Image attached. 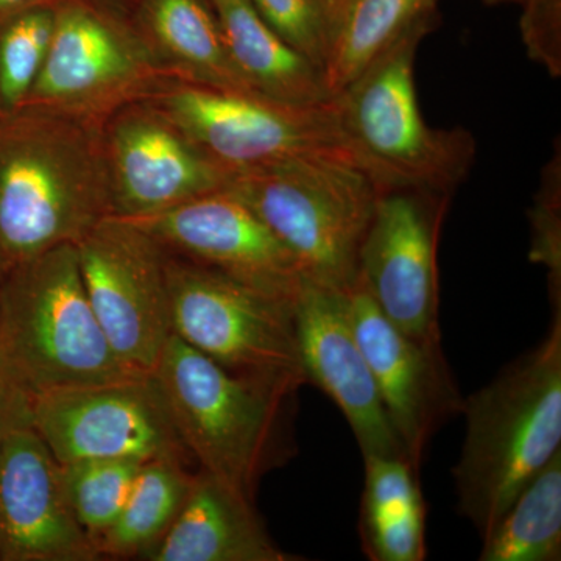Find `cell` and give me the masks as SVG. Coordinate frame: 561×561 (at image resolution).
Segmentation results:
<instances>
[{"mask_svg": "<svg viewBox=\"0 0 561 561\" xmlns=\"http://www.w3.org/2000/svg\"><path fill=\"white\" fill-rule=\"evenodd\" d=\"M150 375L202 471L254 501L262 476L291 456L300 389L228 371L173 334Z\"/></svg>", "mask_w": 561, "mask_h": 561, "instance_id": "3", "label": "cell"}, {"mask_svg": "<svg viewBox=\"0 0 561 561\" xmlns=\"http://www.w3.org/2000/svg\"><path fill=\"white\" fill-rule=\"evenodd\" d=\"M128 220L169 253L279 297H297L305 279L290 251L228 187L154 216Z\"/></svg>", "mask_w": 561, "mask_h": 561, "instance_id": "15", "label": "cell"}, {"mask_svg": "<svg viewBox=\"0 0 561 561\" xmlns=\"http://www.w3.org/2000/svg\"><path fill=\"white\" fill-rule=\"evenodd\" d=\"M55 7H31L0 20V114L21 108L49 55Z\"/></svg>", "mask_w": 561, "mask_h": 561, "instance_id": "25", "label": "cell"}, {"mask_svg": "<svg viewBox=\"0 0 561 561\" xmlns=\"http://www.w3.org/2000/svg\"><path fill=\"white\" fill-rule=\"evenodd\" d=\"M483 2L486 5H500V3H518V5H522L523 0H483Z\"/></svg>", "mask_w": 561, "mask_h": 561, "instance_id": "32", "label": "cell"}, {"mask_svg": "<svg viewBox=\"0 0 561 561\" xmlns=\"http://www.w3.org/2000/svg\"><path fill=\"white\" fill-rule=\"evenodd\" d=\"M345 294L351 323L391 426L408 459L420 470L432 438L460 415L463 404L443 343L420 342L398 330L379 311L359 278Z\"/></svg>", "mask_w": 561, "mask_h": 561, "instance_id": "14", "label": "cell"}, {"mask_svg": "<svg viewBox=\"0 0 561 561\" xmlns=\"http://www.w3.org/2000/svg\"><path fill=\"white\" fill-rule=\"evenodd\" d=\"M382 184L356 154H308L236 172L238 195L290 251L305 279L348 289Z\"/></svg>", "mask_w": 561, "mask_h": 561, "instance_id": "5", "label": "cell"}, {"mask_svg": "<svg viewBox=\"0 0 561 561\" xmlns=\"http://www.w3.org/2000/svg\"><path fill=\"white\" fill-rule=\"evenodd\" d=\"M5 272H7L5 265H3L2 262H0V286H2V279H3V275H5Z\"/></svg>", "mask_w": 561, "mask_h": 561, "instance_id": "33", "label": "cell"}, {"mask_svg": "<svg viewBox=\"0 0 561 561\" xmlns=\"http://www.w3.org/2000/svg\"><path fill=\"white\" fill-rule=\"evenodd\" d=\"M113 216L101 122L24 105L0 114V262L77 243Z\"/></svg>", "mask_w": 561, "mask_h": 561, "instance_id": "1", "label": "cell"}, {"mask_svg": "<svg viewBox=\"0 0 561 561\" xmlns=\"http://www.w3.org/2000/svg\"><path fill=\"white\" fill-rule=\"evenodd\" d=\"M181 459L144 461L116 523L95 541L99 557L147 556L190 494L194 476Z\"/></svg>", "mask_w": 561, "mask_h": 561, "instance_id": "23", "label": "cell"}, {"mask_svg": "<svg viewBox=\"0 0 561 561\" xmlns=\"http://www.w3.org/2000/svg\"><path fill=\"white\" fill-rule=\"evenodd\" d=\"M454 195L383 186L362 242L357 278L404 334L443 343L438 245Z\"/></svg>", "mask_w": 561, "mask_h": 561, "instance_id": "11", "label": "cell"}, {"mask_svg": "<svg viewBox=\"0 0 561 561\" xmlns=\"http://www.w3.org/2000/svg\"><path fill=\"white\" fill-rule=\"evenodd\" d=\"M113 216L140 219L227 190L231 171L205 153L149 101L103 124Z\"/></svg>", "mask_w": 561, "mask_h": 561, "instance_id": "13", "label": "cell"}, {"mask_svg": "<svg viewBox=\"0 0 561 561\" xmlns=\"http://www.w3.org/2000/svg\"><path fill=\"white\" fill-rule=\"evenodd\" d=\"M139 33L169 79L256 94L232 65L209 0H146Z\"/></svg>", "mask_w": 561, "mask_h": 561, "instance_id": "20", "label": "cell"}, {"mask_svg": "<svg viewBox=\"0 0 561 561\" xmlns=\"http://www.w3.org/2000/svg\"><path fill=\"white\" fill-rule=\"evenodd\" d=\"M54 7L49 55L25 105L105 124L169 80L140 33L87 3Z\"/></svg>", "mask_w": 561, "mask_h": 561, "instance_id": "9", "label": "cell"}, {"mask_svg": "<svg viewBox=\"0 0 561 561\" xmlns=\"http://www.w3.org/2000/svg\"><path fill=\"white\" fill-rule=\"evenodd\" d=\"M262 20L294 49L323 70L330 47V25L316 0H250Z\"/></svg>", "mask_w": 561, "mask_h": 561, "instance_id": "28", "label": "cell"}, {"mask_svg": "<svg viewBox=\"0 0 561 561\" xmlns=\"http://www.w3.org/2000/svg\"><path fill=\"white\" fill-rule=\"evenodd\" d=\"M522 38L531 61L561 76V0H523Z\"/></svg>", "mask_w": 561, "mask_h": 561, "instance_id": "29", "label": "cell"}, {"mask_svg": "<svg viewBox=\"0 0 561 561\" xmlns=\"http://www.w3.org/2000/svg\"><path fill=\"white\" fill-rule=\"evenodd\" d=\"M146 101L232 173L308 154L353 153L334 101L290 105L251 92L171 79Z\"/></svg>", "mask_w": 561, "mask_h": 561, "instance_id": "8", "label": "cell"}, {"mask_svg": "<svg viewBox=\"0 0 561 561\" xmlns=\"http://www.w3.org/2000/svg\"><path fill=\"white\" fill-rule=\"evenodd\" d=\"M232 65L251 90L290 105L331 102L323 70L273 31L250 0H209Z\"/></svg>", "mask_w": 561, "mask_h": 561, "instance_id": "19", "label": "cell"}, {"mask_svg": "<svg viewBox=\"0 0 561 561\" xmlns=\"http://www.w3.org/2000/svg\"><path fill=\"white\" fill-rule=\"evenodd\" d=\"M529 257L548 271L552 308H561V151L557 142L542 169L540 190L530 214Z\"/></svg>", "mask_w": 561, "mask_h": 561, "instance_id": "27", "label": "cell"}, {"mask_svg": "<svg viewBox=\"0 0 561 561\" xmlns=\"http://www.w3.org/2000/svg\"><path fill=\"white\" fill-rule=\"evenodd\" d=\"M552 311L546 337L461 404L454 491L457 511L481 540L561 451V308Z\"/></svg>", "mask_w": 561, "mask_h": 561, "instance_id": "2", "label": "cell"}, {"mask_svg": "<svg viewBox=\"0 0 561 561\" xmlns=\"http://www.w3.org/2000/svg\"><path fill=\"white\" fill-rule=\"evenodd\" d=\"M172 334L236 375L301 389L295 298L279 297L168 251Z\"/></svg>", "mask_w": 561, "mask_h": 561, "instance_id": "7", "label": "cell"}, {"mask_svg": "<svg viewBox=\"0 0 561 561\" xmlns=\"http://www.w3.org/2000/svg\"><path fill=\"white\" fill-rule=\"evenodd\" d=\"M111 348L92 311L76 245L5 272L0 286V378L31 400L140 376Z\"/></svg>", "mask_w": 561, "mask_h": 561, "instance_id": "4", "label": "cell"}, {"mask_svg": "<svg viewBox=\"0 0 561 561\" xmlns=\"http://www.w3.org/2000/svg\"><path fill=\"white\" fill-rule=\"evenodd\" d=\"M561 559V451L502 513L482 538L481 561Z\"/></svg>", "mask_w": 561, "mask_h": 561, "instance_id": "24", "label": "cell"}, {"mask_svg": "<svg viewBox=\"0 0 561 561\" xmlns=\"http://www.w3.org/2000/svg\"><path fill=\"white\" fill-rule=\"evenodd\" d=\"M359 531L373 561H423L427 507L419 468L405 457H364Z\"/></svg>", "mask_w": 561, "mask_h": 561, "instance_id": "21", "label": "cell"}, {"mask_svg": "<svg viewBox=\"0 0 561 561\" xmlns=\"http://www.w3.org/2000/svg\"><path fill=\"white\" fill-rule=\"evenodd\" d=\"M32 427L58 463L186 459L151 375L55 391L32 401Z\"/></svg>", "mask_w": 561, "mask_h": 561, "instance_id": "12", "label": "cell"}, {"mask_svg": "<svg viewBox=\"0 0 561 561\" xmlns=\"http://www.w3.org/2000/svg\"><path fill=\"white\" fill-rule=\"evenodd\" d=\"M32 424V400L0 378V442L16 427Z\"/></svg>", "mask_w": 561, "mask_h": 561, "instance_id": "30", "label": "cell"}, {"mask_svg": "<svg viewBox=\"0 0 561 561\" xmlns=\"http://www.w3.org/2000/svg\"><path fill=\"white\" fill-rule=\"evenodd\" d=\"M317 5L323 11L324 18H327L328 25H330V38L332 28H334L335 22L341 16L343 7H345L346 0H316Z\"/></svg>", "mask_w": 561, "mask_h": 561, "instance_id": "31", "label": "cell"}, {"mask_svg": "<svg viewBox=\"0 0 561 561\" xmlns=\"http://www.w3.org/2000/svg\"><path fill=\"white\" fill-rule=\"evenodd\" d=\"M94 541L77 522L61 468L38 432L16 427L0 442V561H92Z\"/></svg>", "mask_w": 561, "mask_h": 561, "instance_id": "17", "label": "cell"}, {"mask_svg": "<svg viewBox=\"0 0 561 561\" xmlns=\"http://www.w3.org/2000/svg\"><path fill=\"white\" fill-rule=\"evenodd\" d=\"M435 25L405 33L332 101L351 150L382 186L454 195L470 175L476 140L465 128H432L421 113L416 51Z\"/></svg>", "mask_w": 561, "mask_h": 561, "instance_id": "6", "label": "cell"}, {"mask_svg": "<svg viewBox=\"0 0 561 561\" xmlns=\"http://www.w3.org/2000/svg\"><path fill=\"white\" fill-rule=\"evenodd\" d=\"M88 300L111 348L150 375L172 335L168 250L124 217L108 216L73 243Z\"/></svg>", "mask_w": 561, "mask_h": 561, "instance_id": "10", "label": "cell"}, {"mask_svg": "<svg viewBox=\"0 0 561 561\" xmlns=\"http://www.w3.org/2000/svg\"><path fill=\"white\" fill-rule=\"evenodd\" d=\"M438 0H346L332 28L324 83L341 94L383 51L419 25L437 22Z\"/></svg>", "mask_w": 561, "mask_h": 561, "instance_id": "22", "label": "cell"}, {"mask_svg": "<svg viewBox=\"0 0 561 561\" xmlns=\"http://www.w3.org/2000/svg\"><path fill=\"white\" fill-rule=\"evenodd\" d=\"M151 561H298L265 530L254 501L208 472L194 476L190 494Z\"/></svg>", "mask_w": 561, "mask_h": 561, "instance_id": "18", "label": "cell"}, {"mask_svg": "<svg viewBox=\"0 0 561 561\" xmlns=\"http://www.w3.org/2000/svg\"><path fill=\"white\" fill-rule=\"evenodd\" d=\"M140 465L142 461L124 459L60 465L62 489L70 508L94 545L116 523Z\"/></svg>", "mask_w": 561, "mask_h": 561, "instance_id": "26", "label": "cell"}, {"mask_svg": "<svg viewBox=\"0 0 561 561\" xmlns=\"http://www.w3.org/2000/svg\"><path fill=\"white\" fill-rule=\"evenodd\" d=\"M295 320L308 383L337 405L362 457L408 459L351 323L345 290L302 279L295 297Z\"/></svg>", "mask_w": 561, "mask_h": 561, "instance_id": "16", "label": "cell"}]
</instances>
